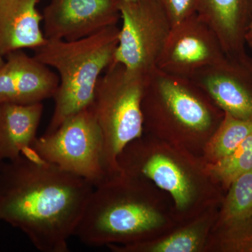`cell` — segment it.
<instances>
[{
  "label": "cell",
  "instance_id": "6da1fadb",
  "mask_svg": "<svg viewBox=\"0 0 252 252\" xmlns=\"http://www.w3.org/2000/svg\"><path fill=\"white\" fill-rule=\"evenodd\" d=\"M94 185L29 148L0 170V220L43 252H68Z\"/></svg>",
  "mask_w": 252,
  "mask_h": 252
},
{
  "label": "cell",
  "instance_id": "7a4b0ae2",
  "mask_svg": "<svg viewBox=\"0 0 252 252\" xmlns=\"http://www.w3.org/2000/svg\"><path fill=\"white\" fill-rule=\"evenodd\" d=\"M149 181L121 172L94 187L75 234L89 246L124 245L155 238L168 217Z\"/></svg>",
  "mask_w": 252,
  "mask_h": 252
},
{
  "label": "cell",
  "instance_id": "3957f363",
  "mask_svg": "<svg viewBox=\"0 0 252 252\" xmlns=\"http://www.w3.org/2000/svg\"><path fill=\"white\" fill-rule=\"evenodd\" d=\"M121 171L152 182L170 194L179 219L193 218L221 203V187L205 162L180 146L147 134L132 141L118 158Z\"/></svg>",
  "mask_w": 252,
  "mask_h": 252
},
{
  "label": "cell",
  "instance_id": "277c9868",
  "mask_svg": "<svg viewBox=\"0 0 252 252\" xmlns=\"http://www.w3.org/2000/svg\"><path fill=\"white\" fill-rule=\"evenodd\" d=\"M142 109L148 135L192 153L203 151L225 114L193 81L157 67L147 76Z\"/></svg>",
  "mask_w": 252,
  "mask_h": 252
},
{
  "label": "cell",
  "instance_id": "5b68a950",
  "mask_svg": "<svg viewBox=\"0 0 252 252\" xmlns=\"http://www.w3.org/2000/svg\"><path fill=\"white\" fill-rule=\"evenodd\" d=\"M119 30L117 25L110 26L75 41L46 39L34 50V57L54 69L59 77L54 113L46 134L92 105L99 78L114 61Z\"/></svg>",
  "mask_w": 252,
  "mask_h": 252
},
{
  "label": "cell",
  "instance_id": "8992f818",
  "mask_svg": "<svg viewBox=\"0 0 252 252\" xmlns=\"http://www.w3.org/2000/svg\"><path fill=\"white\" fill-rule=\"evenodd\" d=\"M147 77L112 62L96 86L91 107L103 135L107 179L122 172L119 156L127 144L143 135L142 102Z\"/></svg>",
  "mask_w": 252,
  "mask_h": 252
},
{
  "label": "cell",
  "instance_id": "52a82bcc",
  "mask_svg": "<svg viewBox=\"0 0 252 252\" xmlns=\"http://www.w3.org/2000/svg\"><path fill=\"white\" fill-rule=\"evenodd\" d=\"M31 148L41 158L94 187L107 179L103 135L91 106L68 117L54 132L37 137Z\"/></svg>",
  "mask_w": 252,
  "mask_h": 252
},
{
  "label": "cell",
  "instance_id": "ba28073f",
  "mask_svg": "<svg viewBox=\"0 0 252 252\" xmlns=\"http://www.w3.org/2000/svg\"><path fill=\"white\" fill-rule=\"evenodd\" d=\"M122 28L113 62L148 76L158 59L172 23L158 0H119Z\"/></svg>",
  "mask_w": 252,
  "mask_h": 252
},
{
  "label": "cell",
  "instance_id": "9c48e42d",
  "mask_svg": "<svg viewBox=\"0 0 252 252\" xmlns=\"http://www.w3.org/2000/svg\"><path fill=\"white\" fill-rule=\"evenodd\" d=\"M225 56L216 34L195 14L172 26L157 67L167 74L190 79Z\"/></svg>",
  "mask_w": 252,
  "mask_h": 252
},
{
  "label": "cell",
  "instance_id": "30bf717a",
  "mask_svg": "<svg viewBox=\"0 0 252 252\" xmlns=\"http://www.w3.org/2000/svg\"><path fill=\"white\" fill-rule=\"evenodd\" d=\"M41 14L46 39L64 41L93 35L121 19L119 0H49Z\"/></svg>",
  "mask_w": 252,
  "mask_h": 252
},
{
  "label": "cell",
  "instance_id": "8fae6325",
  "mask_svg": "<svg viewBox=\"0 0 252 252\" xmlns=\"http://www.w3.org/2000/svg\"><path fill=\"white\" fill-rule=\"evenodd\" d=\"M225 114L252 121V58L225 56L190 78Z\"/></svg>",
  "mask_w": 252,
  "mask_h": 252
},
{
  "label": "cell",
  "instance_id": "7c38bea8",
  "mask_svg": "<svg viewBox=\"0 0 252 252\" xmlns=\"http://www.w3.org/2000/svg\"><path fill=\"white\" fill-rule=\"evenodd\" d=\"M4 59L0 67V104L40 103L54 98L59 77L51 68L23 50Z\"/></svg>",
  "mask_w": 252,
  "mask_h": 252
},
{
  "label": "cell",
  "instance_id": "4fadbf2b",
  "mask_svg": "<svg viewBox=\"0 0 252 252\" xmlns=\"http://www.w3.org/2000/svg\"><path fill=\"white\" fill-rule=\"evenodd\" d=\"M195 14L215 32L225 55L247 54L252 0H192Z\"/></svg>",
  "mask_w": 252,
  "mask_h": 252
},
{
  "label": "cell",
  "instance_id": "5bb4252c",
  "mask_svg": "<svg viewBox=\"0 0 252 252\" xmlns=\"http://www.w3.org/2000/svg\"><path fill=\"white\" fill-rule=\"evenodd\" d=\"M39 0H0V56L32 49L46 41Z\"/></svg>",
  "mask_w": 252,
  "mask_h": 252
},
{
  "label": "cell",
  "instance_id": "9a60e30c",
  "mask_svg": "<svg viewBox=\"0 0 252 252\" xmlns=\"http://www.w3.org/2000/svg\"><path fill=\"white\" fill-rule=\"evenodd\" d=\"M44 106L0 104V160H12L31 148L36 138Z\"/></svg>",
  "mask_w": 252,
  "mask_h": 252
},
{
  "label": "cell",
  "instance_id": "2e32d148",
  "mask_svg": "<svg viewBox=\"0 0 252 252\" xmlns=\"http://www.w3.org/2000/svg\"><path fill=\"white\" fill-rule=\"evenodd\" d=\"M215 207L205 210L185 226L164 235L128 245H109L116 252H198L207 246V238L218 218Z\"/></svg>",
  "mask_w": 252,
  "mask_h": 252
},
{
  "label": "cell",
  "instance_id": "e0dca14e",
  "mask_svg": "<svg viewBox=\"0 0 252 252\" xmlns=\"http://www.w3.org/2000/svg\"><path fill=\"white\" fill-rule=\"evenodd\" d=\"M224 114L220 125L204 147L205 162H215L228 157L252 132V121Z\"/></svg>",
  "mask_w": 252,
  "mask_h": 252
},
{
  "label": "cell",
  "instance_id": "ac0fdd59",
  "mask_svg": "<svg viewBox=\"0 0 252 252\" xmlns=\"http://www.w3.org/2000/svg\"><path fill=\"white\" fill-rule=\"evenodd\" d=\"M227 190L215 228L252 218V170L237 177Z\"/></svg>",
  "mask_w": 252,
  "mask_h": 252
},
{
  "label": "cell",
  "instance_id": "d6986e66",
  "mask_svg": "<svg viewBox=\"0 0 252 252\" xmlns=\"http://www.w3.org/2000/svg\"><path fill=\"white\" fill-rule=\"evenodd\" d=\"M210 177L225 190L233 180L252 170V132L228 157L215 162H205Z\"/></svg>",
  "mask_w": 252,
  "mask_h": 252
},
{
  "label": "cell",
  "instance_id": "ffe728a7",
  "mask_svg": "<svg viewBox=\"0 0 252 252\" xmlns=\"http://www.w3.org/2000/svg\"><path fill=\"white\" fill-rule=\"evenodd\" d=\"M210 248L223 252H252V218L215 228Z\"/></svg>",
  "mask_w": 252,
  "mask_h": 252
},
{
  "label": "cell",
  "instance_id": "44dd1931",
  "mask_svg": "<svg viewBox=\"0 0 252 252\" xmlns=\"http://www.w3.org/2000/svg\"><path fill=\"white\" fill-rule=\"evenodd\" d=\"M166 11L172 26L195 14L192 0H158Z\"/></svg>",
  "mask_w": 252,
  "mask_h": 252
},
{
  "label": "cell",
  "instance_id": "7402d4cb",
  "mask_svg": "<svg viewBox=\"0 0 252 252\" xmlns=\"http://www.w3.org/2000/svg\"><path fill=\"white\" fill-rule=\"evenodd\" d=\"M246 44L247 46H248V47L250 48V49L251 50L252 52V17L248 33H247Z\"/></svg>",
  "mask_w": 252,
  "mask_h": 252
},
{
  "label": "cell",
  "instance_id": "603a6c76",
  "mask_svg": "<svg viewBox=\"0 0 252 252\" xmlns=\"http://www.w3.org/2000/svg\"><path fill=\"white\" fill-rule=\"evenodd\" d=\"M4 58L2 57V56H0V67H1V66L3 65V64L4 63Z\"/></svg>",
  "mask_w": 252,
  "mask_h": 252
},
{
  "label": "cell",
  "instance_id": "cb8c5ba5",
  "mask_svg": "<svg viewBox=\"0 0 252 252\" xmlns=\"http://www.w3.org/2000/svg\"><path fill=\"white\" fill-rule=\"evenodd\" d=\"M4 161H1V160H0V170H1V167H2L3 163H4Z\"/></svg>",
  "mask_w": 252,
  "mask_h": 252
}]
</instances>
